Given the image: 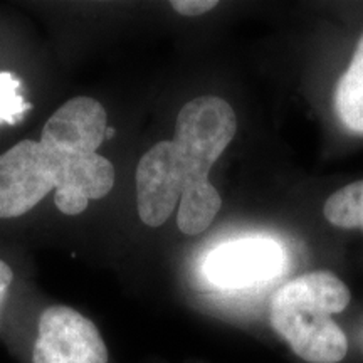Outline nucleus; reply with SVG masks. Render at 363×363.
<instances>
[{
  "label": "nucleus",
  "instance_id": "nucleus-1",
  "mask_svg": "<svg viewBox=\"0 0 363 363\" xmlns=\"http://www.w3.org/2000/svg\"><path fill=\"white\" fill-rule=\"evenodd\" d=\"M238 118L229 103L201 96L185 103L175 123L174 142L182 169L177 225L185 235L202 234L219 214L222 199L208 172L233 142Z\"/></svg>",
  "mask_w": 363,
  "mask_h": 363
},
{
  "label": "nucleus",
  "instance_id": "nucleus-2",
  "mask_svg": "<svg viewBox=\"0 0 363 363\" xmlns=\"http://www.w3.org/2000/svg\"><path fill=\"white\" fill-rule=\"evenodd\" d=\"M350 303L338 276L315 271L288 281L271 299L272 328L299 358L310 363H338L348 352L343 330L331 318Z\"/></svg>",
  "mask_w": 363,
  "mask_h": 363
},
{
  "label": "nucleus",
  "instance_id": "nucleus-3",
  "mask_svg": "<svg viewBox=\"0 0 363 363\" xmlns=\"http://www.w3.org/2000/svg\"><path fill=\"white\" fill-rule=\"evenodd\" d=\"M56 189V162L40 142L22 140L0 155V219L27 214Z\"/></svg>",
  "mask_w": 363,
  "mask_h": 363
},
{
  "label": "nucleus",
  "instance_id": "nucleus-4",
  "mask_svg": "<svg viewBox=\"0 0 363 363\" xmlns=\"http://www.w3.org/2000/svg\"><path fill=\"white\" fill-rule=\"evenodd\" d=\"M33 363H108V348L89 318L69 306H49L39 316Z\"/></svg>",
  "mask_w": 363,
  "mask_h": 363
},
{
  "label": "nucleus",
  "instance_id": "nucleus-5",
  "mask_svg": "<svg viewBox=\"0 0 363 363\" xmlns=\"http://www.w3.org/2000/svg\"><path fill=\"white\" fill-rule=\"evenodd\" d=\"M283 266L284 252L274 240L249 238L224 244L208 254L206 274L219 288L240 289L276 278Z\"/></svg>",
  "mask_w": 363,
  "mask_h": 363
},
{
  "label": "nucleus",
  "instance_id": "nucleus-6",
  "mask_svg": "<svg viewBox=\"0 0 363 363\" xmlns=\"http://www.w3.org/2000/svg\"><path fill=\"white\" fill-rule=\"evenodd\" d=\"M136 208L143 224L160 227L182 197V169L174 142H158L138 162L135 174Z\"/></svg>",
  "mask_w": 363,
  "mask_h": 363
},
{
  "label": "nucleus",
  "instance_id": "nucleus-7",
  "mask_svg": "<svg viewBox=\"0 0 363 363\" xmlns=\"http://www.w3.org/2000/svg\"><path fill=\"white\" fill-rule=\"evenodd\" d=\"M108 115L93 98H72L52 113L40 133V145L52 155L83 157L98 152L106 142Z\"/></svg>",
  "mask_w": 363,
  "mask_h": 363
},
{
  "label": "nucleus",
  "instance_id": "nucleus-8",
  "mask_svg": "<svg viewBox=\"0 0 363 363\" xmlns=\"http://www.w3.org/2000/svg\"><path fill=\"white\" fill-rule=\"evenodd\" d=\"M52 158L56 162L54 203L62 214H83L89 201H99L111 192L115 167L108 158L98 153L67 158L52 155Z\"/></svg>",
  "mask_w": 363,
  "mask_h": 363
},
{
  "label": "nucleus",
  "instance_id": "nucleus-9",
  "mask_svg": "<svg viewBox=\"0 0 363 363\" xmlns=\"http://www.w3.org/2000/svg\"><path fill=\"white\" fill-rule=\"evenodd\" d=\"M335 110L348 130L363 135V34L350 66L335 89Z\"/></svg>",
  "mask_w": 363,
  "mask_h": 363
},
{
  "label": "nucleus",
  "instance_id": "nucleus-10",
  "mask_svg": "<svg viewBox=\"0 0 363 363\" xmlns=\"http://www.w3.org/2000/svg\"><path fill=\"white\" fill-rule=\"evenodd\" d=\"M323 214L331 225L342 229L363 227V180L345 185L330 195L323 206Z\"/></svg>",
  "mask_w": 363,
  "mask_h": 363
},
{
  "label": "nucleus",
  "instance_id": "nucleus-11",
  "mask_svg": "<svg viewBox=\"0 0 363 363\" xmlns=\"http://www.w3.org/2000/svg\"><path fill=\"white\" fill-rule=\"evenodd\" d=\"M172 7L185 17H197L217 7V2L216 0H175L172 2Z\"/></svg>",
  "mask_w": 363,
  "mask_h": 363
},
{
  "label": "nucleus",
  "instance_id": "nucleus-12",
  "mask_svg": "<svg viewBox=\"0 0 363 363\" xmlns=\"http://www.w3.org/2000/svg\"><path fill=\"white\" fill-rule=\"evenodd\" d=\"M12 281H13L12 269L7 266V262L0 259V306H2L4 299H6V294L9 291V288H11Z\"/></svg>",
  "mask_w": 363,
  "mask_h": 363
},
{
  "label": "nucleus",
  "instance_id": "nucleus-13",
  "mask_svg": "<svg viewBox=\"0 0 363 363\" xmlns=\"http://www.w3.org/2000/svg\"><path fill=\"white\" fill-rule=\"evenodd\" d=\"M113 135H115V128H111V126H108V130H106V140H110Z\"/></svg>",
  "mask_w": 363,
  "mask_h": 363
}]
</instances>
